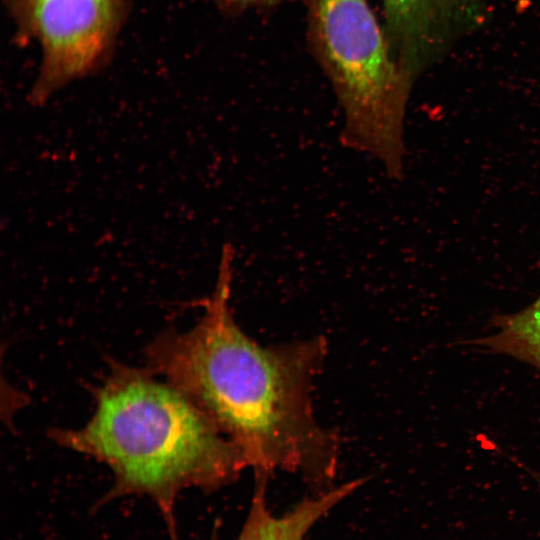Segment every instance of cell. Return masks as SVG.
Here are the masks:
<instances>
[{"mask_svg": "<svg viewBox=\"0 0 540 540\" xmlns=\"http://www.w3.org/2000/svg\"><path fill=\"white\" fill-rule=\"evenodd\" d=\"M267 478L256 476L252 502L237 540H302L320 518L364 483L363 479L343 483L277 516L266 502Z\"/></svg>", "mask_w": 540, "mask_h": 540, "instance_id": "cell-5", "label": "cell"}, {"mask_svg": "<svg viewBox=\"0 0 540 540\" xmlns=\"http://www.w3.org/2000/svg\"><path fill=\"white\" fill-rule=\"evenodd\" d=\"M492 326L489 335L472 341L474 346L540 370V296L520 311L495 315Z\"/></svg>", "mask_w": 540, "mask_h": 540, "instance_id": "cell-6", "label": "cell"}, {"mask_svg": "<svg viewBox=\"0 0 540 540\" xmlns=\"http://www.w3.org/2000/svg\"><path fill=\"white\" fill-rule=\"evenodd\" d=\"M109 363L87 424L49 433L110 468L108 499L148 496L170 518L185 489L215 490L248 468L240 450L177 388L149 367Z\"/></svg>", "mask_w": 540, "mask_h": 540, "instance_id": "cell-2", "label": "cell"}, {"mask_svg": "<svg viewBox=\"0 0 540 540\" xmlns=\"http://www.w3.org/2000/svg\"><path fill=\"white\" fill-rule=\"evenodd\" d=\"M312 32L344 113L340 139L369 154L388 177L404 170L408 80L366 0H314Z\"/></svg>", "mask_w": 540, "mask_h": 540, "instance_id": "cell-3", "label": "cell"}, {"mask_svg": "<svg viewBox=\"0 0 540 540\" xmlns=\"http://www.w3.org/2000/svg\"><path fill=\"white\" fill-rule=\"evenodd\" d=\"M220 2H225V3H229V2H246V1H256V0H218Z\"/></svg>", "mask_w": 540, "mask_h": 540, "instance_id": "cell-8", "label": "cell"}, {"mask_svg": "<svg viewBox=\"0 0 540 540\" xmlns=\"http://www.w3.org/2000/svg\"><path fill=\"white\" fill-rule=\"evenodd\" d=\"M233 261L227 242L203 315L185 332L160 333L146 349L148 367L209 417L255 475L283 470L327 484L340 440L318 423L312 404L327 342L317 336L263 346L248 336L230 307Z\"/></svg>", "mask_w": 540, "mask_h": 540, "instance_id": "cell-1", "label": "cell"}, {"mask_svg": "<svg viewBox=\"0 0 540 540\" xmlns=\"http://www.w3.org/2000/svg\"><path fill=\"white\" fill-rule=\"evenodd\" d=\"M447 0H384L387 18L392 31L408 42L428 32L430 21L444 9Z\"/></svg>", "mask_w": 540, "mask_h": 540, "instance_id": "cell-7", "label": "cell"}, {"mask_svg": "<svg viewBox=\"0 0 540 540\" xmlns=\"http://www.w3.org/2000/svg\"><path fill=\"white\" fill-rule=\"evenodd\" d=\"M16 39L41 50L28 94L42 106L67 84L99 72L110 60L127 19L128 0H4Z\"/></svg>", "mask_w": 540, "mask_h": 540, "instance_id": "cell-4", "label": "cell"}]
</instances>
